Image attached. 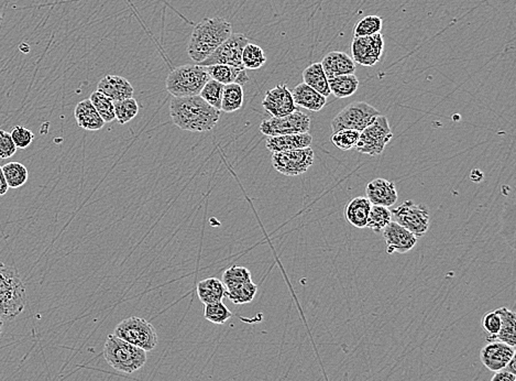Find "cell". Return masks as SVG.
Masks as SVG:
<instances>
[{"mask_svg":"<svg viewBox=\"0 0 516 381\" xmlns=\"http://www.w3.org/2000/svg\"><path fill=\"white\" fill-rule=\"evenodd\" d=\"M360 132L351 129H343L339 132H334L330 137V142L343 151L353 149L357 146Z\"/></svg>","mask_w":516,"mask_h":381,"instance_id":"cell-39","label":"cell"},{"mask_svg":"<svg viewBox=\"0 0 516 381\" xmlns=\"http://www.w3.org/2000/svg\"><path fill=\"white\" fill-rule=\"evenodd\" d=\"M482 325H484V330L490 334L486 341H493L494 337L498 335L500 328H501V318L496 313V311L486 313L484 320H482Z\"/></svg>","mask_w":516,"mask_h":381,"instance_id":"cell-42","label":"cell"},{"mask_svg":"<svg viewBox=\"0 0 516 381\" xmlns=\"http://www.w3.org/2000/svg\"><path fill=\"white\" fill-rule=\"evenodd\" d=\"M7 181H6L5 175H4L3 168L0 167V196H3L8 192Z\"/></svg>","mask_w":516,"mask_h":381,"instance_id":"cell-45","label":"cell"},{"mask_svg":"<svg viewBox=\"0 0 516 381\" xmlns=\"http://www.w3.org/2000/svg\"><path fill=\"white\" fill-rule=\"evenodd\" d=\"M293 99L296 106L302 107V108L308 109V111H322L326 106L327 99L322 96L320 93L313 89L310 86L303 82L293 89Z\"/></svg>","mask_w":516,"mask_h":381,"instance_id":"cell-22","label":"cell"},{"mask_svg":"<svg viewBox=\"0 0 516 381\" xmlns=\"http://www.w3.org/2000/svg\"><path fill=\"white\" fill-rule=\"evenodd\" d=\"M1 23H3V15H1V11H0V25H1Z\"/></svg>","mask_w":516,"mask_h":381,"instance_id":"cell-48","label":"cell"},{"mask_svg":"<svg viewBox=\"0 0 516 381\" xmlns=\"http://www.w3.org/2000/svg\"><path fill=\"white\" fill-rule=\"evenodd\" d=\"M232 35V23L224 18H205L195 25L189 39L187 54L196 63H202Z\"/></svg>","mask_w":516,"mask_h":381,"instance_id":"cell-2","label":"cell"},{"mask_svg":"<svg viewBox=\"0 0 516 381\" xmlns=\"http://www.w3.org/2000/svg\"><path fill=\"white\" fill-rule=\"evenodd\" d=\"M244 89L241 85L234 83L225 85L220 111L234 113V111H239L244 105Z\"/></svg>","mask_w":516,"mask_h":381,"instance_id":"cell-29","label":"cell"},{"mask_svg":"<svg viewBox=\"0 0 516 381\" xmlns=\"http://www.w3.org/2000/svg\"><path fill=\"white\" fill-rule=\"evenodd\" d=\"M74 116H75L78 127L85 130H89V132L101 130L106 124L99 116L89 99H84L76 105Z\"/></svg>","mask_w":516,"mask_h":381,"instance_id":"cell-23","label":"cell"},{"mask_svg":"<svg viewBox=\"0 0 516 381\" xmlns=\"http://www.w3.org/2000/svg\"><path fill=\"white\" fill-rule=\"evenodd\" d=\"M515 358L516 357L514 356L513 358L511 359V361H509V363L506 365L505 370L509 371V373H511V374L516 375V366H515Z\"/></svg>","mask_w":516,"mask_h":381,"instance_id":"cell-46","label":"cell"},{"mask_svg":"<svg viewBox=\"0 0 516 381\" xmlns=\"http://www.w3.org/2000/svg\"><path fill=\"white\" fill-rule=\"evenodd\" d=\"M313 137L308 132L303 134L284 135V136L269 137L265 146L271 152L290 151L304 149L312 144Z\"/></svg>","mask_w":516,"mask_h":381,"instance_id":"cell-20","label":"cell"},{"mask_svg":"<svg viewBox=\"0 0 516 381\" xmlns=\"http://www.w3.org/2000/svg\"><path fill=\"white\" fill-rule=\"evenodd\" d=\"M249 281H251V273L249 269L241 267V266H232L222 275V282L224 283L226 289L249 282Z\"/></svg>","mask_w":516,"mask_h":381,"instance_id":"cell-37","label":"cell"},{"mask_svg":"<svg viewBox=\"0 0 516 381\" xmlns=\"http://www.w3.org/2000/svg\"><path fill=\"white\" fill-rule=\"evenodd\" d=\"M204 68L210 80H214V81L218 82L222 85H229V84L234 83L242 86L249 82L247 70H244V68L222 65V64L204 66Z\"/></svg>","mask_w":516,"mask_h":381,"instance_id":"cell-21","label":"cell"},{"mask_svg":"<svg viewBox=\"0 0 516 381\" xmlns=\"http://www.w3.org/2000/svg\"><path fill=\"white\" fill-rule=\"evenodd\" d=\"M258 292V285L249 281L242 285L227 288L225 296L229 299L236 306H244L252 302Z\"/></svg>","mask_w":516,"mask_h":381,"instance_id":"cell-30","label":"cell"},{"mask_svg":"<svg viewBox=\"0 0 516 381\" xmlns=\"http://www.w3.org/2000/svg\"><path fill=\"white\" fill-rule=\"evenodd\" d=\"M224 86L214 80H209L202 91L199 93V96L202 97L207 104L214 108L220 111L222 107V93H224Z\"/></svg>","mask_w":516,"mask_h":381,"instance_id":"cell-38","label":"cell"},{"mask_svg":"<svg viewBox=\"0 0 516 381\" xmlns=\"http://www.w3.org/2000/svg\"><path fill=\"white\" fill-rule=\"evenodd\" d=\"M392 216L415 237H423L429 228V212L425 205L405 201L393 210Z\"/></svg>","mask_w":516,"mask_h":381,"instance_id":"cell-10","label":"cell"},{"mask_svg":"<svg viewBox=\"0 0 516 381\" xmlns=\"http://www.w3.org/2000/svg\"><path fill=\"white\" fill-rule=\"evenodd\" d=\"M170 116L177 128L191 132H210L220 119V111L210 106L202 97H173Z\"/></svg>","mask_w":516,"mask_h":381,"instance_id":"cell-1","label":"cell"},{"mask_svg":"<svg viewBox=\"0 0 516 381\" xmlns=\"http://www.w3.org/2000/svg\"><path fill=\"white\" fill-rule=\"evenodd\" d=\"M393 132L388 118L383 115L377 117L372 124L360 132L355 150L370 157L380 156L386 144L392 140Z\"/></svg>","mask_w":516,"mask_h":381,"instance_id":"cell-8","label":"cell"},{"mask_svg":"<svg viewBox=\"0 0 516 381\" xmlns=\"http://www.w3.org/2000/svg\"><path fill=\"white\" fill-rule=\"evenodd\" d=\"M496 311V313L500 316V318H501V328H500V332H498V335L494 337L493 341L502 342V343L508 344V345L512 346V347H515V313H514L513 311L505 308V306L498 308Z\"/></svg>","mask_w":516,"mask_h":381,"instance_id":"cell-27","label":"cell"},{"mask_svg":"<svg viewBox=\"0 0 516 381\" xmlns=\"http://www.w3.org/2000/svg\"><path fill=\"white\" fill-rule=\"evenodd\" d=\"M103 356L107 363L125 374H132L146 363V351L119 339L115 334L107 336L103 346Z\"/></svg>","mask_w":516,"mask_h":381,"instance_id":"cell-4","label":"cell"},{"mask_svg":"<svg viewBox=\"0 0 516 381\" xmlns=\"http://www.w3.org/2000/svg\"><path fill=\"white\" fill-rule=\"evenodd\" d=\"M491 381H516V375L511 374L509 371L503 370L496 371L494 376L492 377Z\"/></svg>","mask_w":516,"mask_h":381,"instance_id":"cell-44","label":"cell"},{"mask_svg":"<svg viewBox=\"0 0 516 381\" xmlns=\"http://www.w3.org/2000/svg\"><path fill=\"white\" fill-rule=\"evenodd\" d=\"M249 43L247 37L242 33H232L222 46H218L206 60L203 61L199 65L209 66L222 64V65L234 66V68H244L242 65V51L244 46ZM246 70V68H244Z\"/></svg>","mask_w":516,"mask_h":381,"instance_id":"cell-12","label":"cell"},{"mask_svg":"<svg viewBox=\"0 0 516 381\" xmlns=\"http://www.w3.org/2000/svg\"><path fill=\"white\" fill-rule=\"evenodd\" d=\"M330 93L334 94L337 99H347L353 96L359 87V80L355 74L349 75H339L328 80Z\"/></svg>","mask_w":516,"mask_h":381,"instance_id":"cell-28","label":"cell"},{"mask_svg":"<svg viewBox=\"0 0 516 381\" xmlns=\"http://www.w3.org/2000/svg\"><path fill=\"white\" fill-rule=\"evenodd\" d=\"M210 80L204 66L187 64L174 68L166 77V91L173 97L197 96Z\"/></svg>","mask_w":516,"mask_h":381,"instance_id":"cell-5","label":"cell"},{"mask_svg":"<svg viewBox=\"0 0 516 381\" xmlns=\"http://www.w3.org/2000/svg\"><path fill=\"white\" fill-rule=\"evenodd\" d=\"M370 201L367 197L358 196L348 203L346 207V220L355 228L367 227L369 213H370Z\"/></svg>","mask_w":516,"mask_h":381,"instance_id":"cell-24","label":"cell"},{"mask_svg":"<svg viewBox=\"0 0 516 381\" xmlns=\"http://www.w3.org/2000/svg\"><path fill=\"white\" fill-rule=\"evenodd\" d=\"M93 106L99 113V116L103 118L105 123H111L116 119L115 115V103L111 101L106 95H103L101 92H94L89 99Z\"/></svg>","mask_w":516,"mask_h":381,"instance_id":"cell-34","label":"cell"},{"mask_svg":"<svg viewBox=\"0 0 516 381\" xmlns=\"http://www.w3.org/2000/svg\"><path fill=\"white\" fill-rule=\"evenodd\" d=\"M204 318L210 323L222 325L232 318V311L225 306L222 301H220V302L204 304Z\"/></svg>","mask_w":516,"mask_h":381,"instance_id":"cell-35","label":"cell"},{"mask_svg":"<svg viewBox=\"0 0 516 381\" xmlns=\"http://www.w3.org/2000/svg\"><path fill=\"white\" fill-rule=\"evenodd\" d=\"M139 105L134 97L115 104V115L120 125L128 124L138 115Z\"/></svg>","mask_w":516,"mask_h":381,"instance_id":"cell-40","label":"cell"},{"mask_svg":"<svg viewBox=\"0 0 516 381\" xmlns=\"http://www.w3.org/2000/svg\"><path fill=\"white\" fill-rule=\"evenodd\" d=\"M381 113L365 101H353L336 115L332 120V132L343 129H351L361 132L369 125L372 124Z\"/></svg>","mask_w":516,"mask_h":381,"instance_id":"cell-7","label":"cell"},{"mask_svg":"<svg viewBox=\"0 0 516 381\" xmlns=\"http://www.w3.org/2000/svg\"><path fill=\"white\" fill-rule=\"evenodd\" d=\"M392 222V212L388 207L372 205L369 213L367 227L373 232H382Z\"/></svg>","mask_w":516,"mask_h":381,"instance_id":"cell-33","label":"cell"},{"mask_svg":"<svg viewBox=\"0 0 516 381\" xmlns=\"http://www.w3.org/2000/svg\"><path fill=\"white\" fill-rule=\"evenodd\" d=\"M115 335L139 349L149 351L158 345V334L156 328L146 320L138 316H131L121 321L115 328Z\"/></svg>","mask_w":516,"mask_h":381,"instance_id":"cell-6","label":"cell"},{"mask_svg":"<svg viewBox=\"0 0 516 381\" xmlns=\"http://www.w3.org/2000/svg\"><path fill=\"white\" fill-rule=\"evenodd\" d=\"M1 168L8 187L11 189H18L28 182V169L20 162H8Z\"/></svg>","mask_w":516,"mask_h":381,"instance_id":"cell-31","label":"cell"},{"mask_svg":"<svg viewBox=\"0 0 516 381\" xmlns=\"http://www.w3.org/2000/svg\"><path fill=\"white\" fill-rule=\"evenodd\" d=\"M384 51V39L382 33L373 36L353 38L351 44V56L355 63L371 68L378 63Z\"/></svg>","mask_w":516,"mask_h":381,"instance_id":"cell-13","label":"cell"},{"mask_svg":"<svg viewBox=\"0 0 516 381\" xmlns=\"http://www.w3.org/2000/svg\"><path fill=\"white\" fill-rule=\"evenodd\" d=\"M320 64L328 80L335 76L355 74V63L353 58L345 52H340V51L329 52L325 58H322Z\"/></svg>","mask_w":516,"mask_h":381,"instance_id":"cell-19","label":"cell"},{"mask_svg":"<svg viewBox=\"0 0 516 381\" xmlns=\"http://www.w3.org/2000/svg\"><path fill=\"white\" fill-rule=\"evenodd\" d=\"M3 330H4V320L3 318H0V336H1V334H3Z\"/></svg>","mask_w":516,"mask_h":381,"instance_id":"cell-47","label":"cell"},{"mask_svg":"<svg viewBox=\"0 0 516 381\" xmlns=\"http://www.w3.org/2000/svg\"><path fill=\"white\" fill-rule=\"evenodd\" d=\"M315 154L312 148L273 152V168L281 175L296 177L308 172L314 163Z\"/></svg>","mask_w":516,"mask_h":381,"instance_id":"cell-9","label":"cell"},{"mask_svg":"<svg viewBox=\"0 0 516 381\" xmlns=\"http://www.w3.org/2000/svg\"><path fill=\"white\" fill-rule=\"evenodd\" d=\"M27 304L25 285L15 268L0 263V318L11 321Z\"/></svg>","mask_w":516,"mask_h":381,"instance_id":"cell-3","label":"cell"},{"mask_svg":"<svg viewBox=\"0 0 516 381\" xmlns=\"http://www.w3.org/2000/svg\"><path fill=\"white\" fill-rule=\"evenodd\" d=\"M514 356L515 347L498 341L489 342L480 351L481 363L494 373L503 370Z\"/></svg>","mask_w":516,"mask_h":381,"instance_id":"cell-15","label":"cell"},{"mask_svg":"<svg viewBox=\"0 0 516 381\" xmlns=\"http://www.w3.org/2000/svg\"><path fill=\"white\" fill-rule=\"evenodd\" d=\"M310 128V116L298 111L284 117H272L262 121L260 125V132L268 137L303 134L308 132Z\"/></svg>","mask_w":516,"mask_h":381,"instance_id":"cell-11","label":"cell"},{"mask_svg":"<svg viewBox=\"0 0 516 381\" xmlns=\"http://www.w3.org/2000/svg\"><path fill=\"white\" fill-rule=\"evenodd\" d=\"M17 151V146L11 138V132L0 129V159H8L13 157Z\"/></svg>","mask_w":516,"mask_h":381,"instance_id":"cell-43","label":"cell"},{"mask_svg":"<svg viewBox=\"0 0 516 381\" xmlns=\"http://www.w3.org/2000/svg\"><path fill=\"white\" fill-rule=\"evenodd\" d=\"M97 92L106 95L111 101L116 104L134 96V87L128 80L122 76L107 75L99 81Z\"/></svg>","mask_w":516,"mask_h":381,"instance_id":"cell-18","label":"cell"},{"mask_svg":"<svg viewBox=\"0 0 516 381\" xmlns=\"http://www.w3.org/2000/svg\"><path fill=\"white\" fill-rule=\"evenodd\" d=\"M241 60L242 65L246 70H258L265 65L267 56L261 46L253 43H248L242 51Z\"/></svg>","mask_w":516,"mask_h":381,"instance_id":"cell-32","label":"cell"},{"mask_svg":"<svg viewBox=\"0 0 516 381\" xmlns=\"http://www.w3.org/2000/svg\"><path fill=\"white\" fill-rule=\"evenodd\" d=\"M367 199L371 204L391 207L398 201V191L394 182L386 179H375L365 187Z\"/></svg>","mask_w":516,"mask_h":381,"instance_id":"cell-17","label":"cell"},{"mask_svg":"<svg viewBox=\"0 0 516 381\" xmlns=\"http://www.w3.org/2000/svg\"><path fill=\"white\" fill-rule=\"evenodd\" d=\"M303 80L306 85L320 93L327 99L329 96L330 89L328 85V79L325 72L322 70V64L313 63L305 68L303 72Z\"/></svg>","mask_w":516,"mask_h":381,"instance_id":"cell-26","label":"cell"},{"mask_svg":"<svg viewBox=\"0 0 516 381\" xmlns=\"http://www.w3.org/2000/svg\"><path fill=\"white\" fill-rule=\"evenodd\" d=\"M383 27V20L381 17L375 15H367L363 20L355 25V30H353V36L355 38L359 37H368L381 33Z\"/></svg>","mask_w":516,"mask_h":381,"instance_id":"cell-36","label":"cell"},{"mask_svg":"<svg viewBox=\"0 0 516 381\" xmlns=\"http://www.w3.org/2000/svg\"><path fill=\"white\" fill-rule=\"evenodd\" d=\"M382 232L389 255L408 253L417 242V237L396 222H391Z\"/></svg>","mask_w":516,"mask_h":381,"instance_id":"cell-16","label":"cell"},{"mask_svg":"<svg viewBox=\"0 0 516 381\" xmlns=\"http://www.w3.org/2000/svg\"><path fill=\"white\" fill-rule=\"evenodd\" d=\"M196 291L197 296L203 304H210L222 301L226 288L220 279L207 278L199 281Z\"/></svg>","mask_w":516,"mask_h":381,"instance_id":"cell-25","label":"cell"},{"mask_svg":"<svg viewBox=\"0 0 516 381\" xmlns=\"http://www.w3.org/2000/svg\"><path fill=\"white\" fill-rule=\"evenodd\" d=\"M11 138L15 142L17 149H25L28 148L33 140H34V134L31 132L30 129L25 128L23 126H15L11 132Z\"/></svg>","mask_w":516,"mask_h":381,"instance_id":"cell-41","label":"cell"},{"mask_svg":"<svg viewBox=\"0 0 516 381\" xmlns=\"http://www.w3.org/2000/svg\"><path fill=\"white\" fill-rule=\"evenodd\" d=\"M262 106L273 117H284L297 111L292 92L284 84L275 86L265 93Z\"/></svg>","mask_w":516,"mask_h":381,"instance_id":"cell-14","label":"cell"}]
</instances>
